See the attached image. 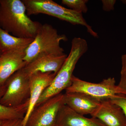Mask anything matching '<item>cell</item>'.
<instances>
[{
  "label": "cell",
  "mask_w": 126,
  "mask_h": 126,
  "mask_svg": "<svg viewBox=\"0 0 126 126\" xmlns=\"http://www.w3.org/2000/svg\"><path fill=\"white\" fill-rule=\"evenodd\" d=\"M32 20L20 0H0V27L13 36L34 39L41 26Z\"/></svg>",
  "instance_id": "1"
},
{
  "label": "cell",
  "mask_w": 126,
  "mask_h": 126,
  "mask_svg": "<svg viewBox=\"0 0 126 126\" xmlns=\"http://www.w3.org/2000/svg\"><path fill=\"white\" fill-rule=\"evenodd\" d=\"M88 49V44L86 40L79 37H75L73 39L69 54L52 83L42 93L36 107L50 98L61 93L62 91L66 90L70 86L76 64Z\"/></svg>",
  "instance_id": "2"
},
{
  "label": "cell",
  "mask_w": 126,
  "mask_h": 126,
  "mask_svg": "<svg viewBox=\"0 0 126 126\" xmlns=\"http://www.w3.org/2000/svg\"><path fill=\"white\" fill-rule=\"evenodd\" d=\"M68 40L64 34H60L51 25H41L33 40L26 50L24 60L27 63L40 56L47 55H64V50L60 46L61 41Z\"/></svg>",
  "instance_id": "3"
},
{
  "label": "cell",
  "mask_w": 126,
  "mask_h": 126,
  "mask_svg": "<svg viewBox=\"0 0 126 126\" xmlns=\"http://www.w3.org/2000/svg\"><path fill=\"white\" fill-rule=\"evenodd\" d=\"M27 15L44 14L53 16L74 25L85 26L91 35L98 38V35L86 22L82 13L60 5L52 0H22Z\"/></svg>",
  "instance_id": "4"
},
{
  "label": "cell",
  "mask_w": 126,
  "mask_h": 126,
  "mask_svg": "<svg viewBox=\"0 0 126 126\" xmlns=\"http://www.w3.org/2000/svg\"><path fill=\"white\" fill-rule=\"evenodd\" d=\"M72 83L65 90V92H80L88 94L100 100L110 99L118 94H124L126 93L116 84L114 78L104 79L98 83H94L83 81L73 76Z\"/></svg>",
  "instance_id": "5"
},
{
  "label": "cell",
  "mask_w": 126,
  "mask_h": 126,
  "mask_svg": "<svg viewBox=\"0 0 126 126\" xmlns=\"http://www.w3.org/2000/svg\"><path fill=\"white\" fill-rule=\"evenodd\" d=\"M7 89L0 104L9 107H17L29 100L30 77L23 68L12 75L5 83Z\"/></svg>",
  "instance_id": "6"
},
{
  "label": "cell",
  "mask_w": 126,
  "mask_h": 126,
  "mask_svg": "<svg viewBox=\"0 0 126 126\" xmlns=\"http://www.w3.org/2000/svg\"><path fill=\"white\" fill-rule=\"evenodd\" d=\"M64 105L62 93L47 99L35 108L25 126H57L59 112Z\"/></svg>",
  "instance_id": "7"
},
{
  "label": "cell",
  "mask_w": 126,
  "mask_h": 126,
  "mask_svg": "<svg viewBox=\"0 0 126 126\" xmlns=\"http://www.w3.org/2000/svg\"><path fill=\"white\" fill-rule=\"evenodd\" d=\"M26 49L7 50L0 56V86L4 85L12 75L27 64L24 60Z\"/></svg>",
  "instance_id": "8"
},
{
  "label": "cell",
  "mask_w": 126,
  "mask_h": 126,
  "mask_svg": "<svg viewBox=\"0 0 126 126\" xmlns=\"http://www.w3.org/2000/svg\"><path fill=\"white\" fill-rule=\"evenodd\" d=\"M56 75L53 73L38 72L30 76V94L28 109L23 119V126H25L39 98L44 91L52 83Z\"/></svg>",
  "instance_id": "9"
},
{
  "label": "cell",
  "mask_w": 126,
  "mask_h": 126,
  "mask_svg": "<svg viewBox=\"0 0 126 126\" xmlns=\"http://www.w3.org/2000/svg\"><path fill=\"white\" fill-rule=\"evenodd\" d=\"M91 116L106 126H126V117L123 110L110 99L101 101L100 106Z\"/></svg>",
  "instance_id": "10"
},
{
  "label": "cell",
  "mask_w": 126,
  "mask_h": 126,
  "mask_svg": "<svg viewBox=\"0 0 126 126\" xmlns=\"http://www.w3.org/2000/svg\"><path fill=\"white\" fill-rule=\"evenodd\" d=\"M65 105L81 115H92L100 106L101 101L80 92L66 93L64 94Z\"/></svg>",
  "instance_id": "11"
},
{
  "label": "cell",
  "mask_w": 126,
  "mask_h": 126,
  "mask_svg": "<svg viewBox=\"0 0 126 126\" xmlns=\"http://www.w3.org/2000/svg\"><path fill=\"white\" fill-rule=\"evenodd\" d=\"M67 55L61 56L44 55L28 63L23 68L29 77L37 73H53L57 74L63 64Z\"/></svg>",
  "instance_id": "12"
},
{
  "label": "cell",
  "mask_w": 126,
  "mask_h": 126,
  "mask_svg": "<svg viewBox=\"0 0 126 126\" xmlns=\"http://www.w3.org/2000/svg\"><path fill=\"white\" fill-rule=\"evenodd\" d=\"M57 126H106L97 118H88L64 105L60 110Z\"/></svg>",
  "instance_id": "13"
},
{
  "label": "cell",
  "mask_w": 126,
  "mask_h": 126,
  "mask_svg": "<svg viewBox=\"0 0 126 126\" xmlns=\"http://www.w3.org/2000/svg\"><path fill=\"white\" fill-rule=\"evenodd\" d=\"M34 39L16 37L0 27V49L2 52L12 49H26Z\"/></svg>",
  "instance_id": "14"
},
{
  "label": "cell",
  "mask_w": 126,
  "mask_h": 126,
  "mask_svg": "<svg viewBox=\"0 0 126 126\" xmlns=\"http://www.w3.org/2000/svg\"><path fill=\"white\" fill-rule=\"evenodd\" d=\"M29 101L17 107H9L0 104V121L24 119L28 109Z\"/></svg>",
  "instance_id": "15"
},
{
  "label": "cell",
  "mask_w": 126,
  "mask_h": 126,
  "mask_svg": "<svg viewBox=\"0 0 126 126\" xmlns=\"http://www.w3.org/2000/svg\"><path fill=\"white\" fill-rule=\"evenodd\" d=\"M88 1L87 0H62L61 3L74 11L83 14L87 12L86 3Z\"/></svg>",
  "instance_id": "16"
},
{
  "label": "cell",
  "mask_w": 126,
  "mask_h": 126,
  "mask_svg": "<svg viewBox=\"0 0 126 126\" xmlns=\"http://www.w3.org/2000/svg\"><path fill=\"white\" fill-rule=\"evenodd\" d=\"M110 99L122 109L126 117V95L118 94Z\"/></svg>",
  "instance_id": "17"
},
{
  "label": "cell",
  "mask_w": 126,
  "mask_h": 126,
  "mask_svg": "<svg viewBox=\"0 0 126 126\" xmlns=\"http://www.w3.org/2000/svg\"><path fill=\"white\" fill-rule=\"evenodd\" d=\"M102 8L104 11L109 12L113 10L116 2V0H102Z\"/></svg>",
  "instance_id": "18"
},
{
  "label": "cell",
  "mask_w": 126,
  "mask_h": 126,
  "mask_svg": "<svg viewBox=\"0 0 126 126\" xmlns=\"http://www.w3.org/2000/svg\"><path fill=\"white\" fill-rule=\"evenodd\" d=\"M23 119H16L4 121L1 126H23Z\"/></svg>",
  "instance_id": "19"
},
{
  "label": "cell",
  "mask_w": 126,
  "mask_h": 126,
  "mask_svg": "<svg viewBox=\"0 0 126 126\" xmlns=\"http://www.w3.org/2000/svg\"><path fill=\"white\" fill-rule=\"evenodd\" d=\"M118 85L126 93V75H121L120 81Z\"/></svg>",
  "instance_id": "20"
},
{
  "label": "cell",
  "mask_w": 126,
  "mask_h": 126,
  "mask_svg": "<svg viewBox=\"0 0 126 126\" xmlns=\"http://www.w3.org/2000/svg\"><path fill=\"white\" fill-rule=\"evenodd\" d=\"M122 68L121 75H126V54L123 55L121 57Z\"/></svg>",
  "instance_id": "21"
},
{
  "label": "cell",
  "mask_w": 126,
  "mask_h": 126,
  "mask_svg": "<svg viewBox=\"0 0 126 126\" xmlns=\"http://www.w3.org/2000/svg\"><path fill=\"white\" fill-rule=\"evenodd\" d=\"M6 89H7V86L5 84L3 86H0V101L4 94Z\"/></svg>",
  "instance_id": "22"
},
{
  "label": "cell",
  "mask_w": 126,
  "mask_h": 126,
  "mask_svg": "<svg viewBox=\"0 0 126 126\" xmlns=\"http://www.w3.org/2000/svg\"><path fill=\"white\" fill-rule=\"evenodd\" d=\"M3 121H0V126H1V125L2 124Z\"/></svg>",
  "instance_id": "23"
},
{
  "label": "cell",
  "mask_w": 126,
  "mask_h": 126,
  "mask_svg": "<svg viewBox=\"0 0 126 126\" xmlns=\"http://www.w3.org/2000/svg\"><path fill=\"white\" fill-rule=\"evenodd\" d=\"M122 1V2H123V3H124V4H125L126 5V0H123Z\"/></svg>",
  "instance_id": "24"
},
{
  "label": "cell",
  "mask_w": 126,
  "mask_h": 126,
  "mask_svg": "<svg viewBox=\"0 0 126 126\" xmlns=\"http://www.w3.org/2000/svg\"><path fill=\"white\" fill-rule=\"evenodd\" d=\"M2 53H3V52H2V51H1V50L0 49V56L2 54Z\"/></svg>",
  "instance_id": "25"
}]
</instances>
